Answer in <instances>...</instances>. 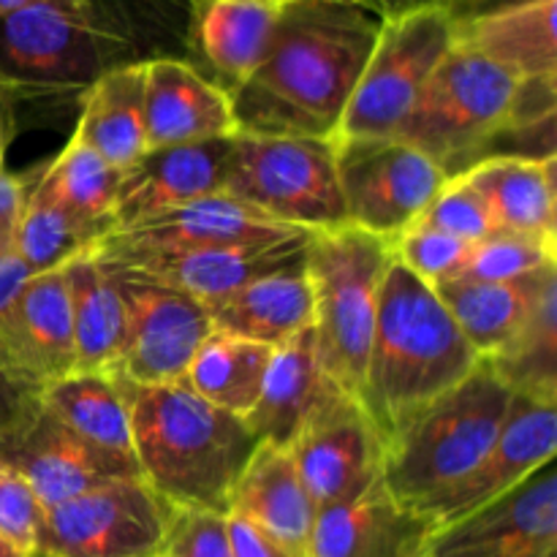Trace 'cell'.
Masks as SVG:
<instances>
[{
  "label": "cell",
  "instance_id": "obj_1",
  "mask_svg": "<svg viewBox=\"0 0 557 557\" xmlns=\"http://www.w3.org/2000/svg\"><path fill=\"white\" fill-rule=\"evenodd\" d=\"M381 22L357 0L283 5L267 58L228 90L237 134L335 139Z\"/></svg>",
  "mask_w": 557,
  "mask_h": 557
},
{
  "label": "cell",
  "instance_id": "obj_2",
  "mask_svg": "<svg viewBox=\"0 0 557 557\" xmlns=\"http://www.w3.org/2000/svg\"><path fill=\"white\" fill-rule=\"evenodd\" d=\"M482 362L435 288L392 256L381 281L359 406L389 441Z\"/></svg>",
  "mask_w": 557,
  "mask_h": 557
},
{
  "label": "cell",
  "instance_id": "obj_3",
  "mask_svg": "<svg viewBox=\"0 0 557 557\" xmlns=\"http://www.w3.org/2000/svg\"><path fill=\"white\" fill-rule=\"evenodd\" d=\"M120 386L128 397L141 482L172 506L228 515L234 487L259 446L245 419L207 403L185 381Z\"/></svg>",
  "mask_w": 557,
  "mask_h": 557
},
{
  "label": "cell",
  "instance_id": "obj_4",
  "mask_svg": "<svg viewBox=\"0 0 557 557\" xmlns=\"http://www.w3.org/2000/svg\"><path fill=\"white\" fill-rule=\"evenodd\" d=\"M511 397L482 359L462 384L408 419L384 444L381 482L392 498L428 520L433 506L493 449Z\"/></svg>",
  "mask_w": 557,
  "mask_h": 557
},
{
  "label": "cell",
  "instance_id": "obj_5",
  "mask_svg": "<svg viewBox=\"0 0 557 557\" xmlns=\"http://www.w3.org/2000/svg\"><path fill=\"white\" fill-rule=\"evenodd\" d=\"M392 243L354 226L315 232L305 250L313 297V351L343 395L359 403Z\"/></svg>",
  "mask_w": 557,
  "mask_h": 557
},
{
  "label": "cell",
  "instance_id": "obj_6",
  "mask_svg": "<svg viewBox=\"0 0 557 557\" xmlns=\"http://www.w3.org/2000/svg\"><path fill=\"white\" fill-rule=\"evenodd\" d=\"M517 87L520 79L509 71L451 44L395 136L455 177L509 134Z\"/></svg>",
  "mask_w": 557,
  "mask_h": 557
},
{
  "label": "cell",
  "instance_id": "obj_7",
  "mask_svg": "<svg viewBox=\"0 0 557 557\" xmlns=\"http://www.w3.org/2000/svg\"><path fill=\"white\" fill-rule=\"evenodd\" d=\"M120 27L87 0H47L0 16V85L16 90H79L128 60Z\"/></svg>",
  "mask_w": 557,
  "mask_h": 557
},
{
  "label": "cell",
  "instance_id": "obj_8",
  "mask_svg": "<svg viewBox=\"0 0 557 557\" xmlns=\"http://www.w3.org/2000/svg\"><path fill=\"white\" fill-rule=\"evenodd\" d=\"M223 194L299 232L346 226L335 139L234 134Z\"/></svg>",
  "mask_w": 557,
  "mask_h": 557
},
{
  "label": "cell",
  "instance_id": "obj_9",
  "mask_svg": "<svg viewBox=\"0 0 557 557\" xmlns=\"http://www.w3.org/2000/svg\"><path fill=\"white\" fill-rule=\"evenodd\" d=\"M455 44L446 9L381 22L379 38L351 92L335 139H386L411 112L419 90Z\"/></svg>",
  "mask_w": 557,
  "mask_h": 557
},
{
  "label": "cell",
  "instance_id": "obj_10",
  "mask_svg": "<svg viewBox=\"0 0 557 557\" xmlns=\"http://www.w3.org/2000/svg\"><path fill=\"white\" fill-rule=\"evenodd\" d=\"M346 226L395 243L419 223L449 174L397 136L335 139Z\"/></svg>",
  "mask_w": 557,
  "mask_h": 557
},
{
  "label": "cell",
  "instance_id": "obj_11",
  "mask_svg": "<svg viewBox=\"0 0 557 557\" xmlns=\"http://www.w3.org/2000/svg\"><path fill=\"white\" fill-rule=\"evenodd\" d=\"M166 525V500L141 479H125L44 511L36 557H156Z\"/></svg>",
  "mask_w": 557,
  "mask_h": 557
},
{
  "label": "cell",
  "instance_id": "obj_12",
  "mask_svg": "<svg viewBox=\"0 0 557 557\" xmlns=\"http://www.w3.org/2000/svg\"><path fill=\"white\" fill-rule=\"evenodd\" d=\"M114 281L123 294L128 319L114 379L136 386L185 381L196 351L215 332L205 305L158 283L123 275H114Z\"/></svg>",
  "mask_w": 557,
  "mask_h": 557
},
{
  "label": "cell",
  "instance_id": "obj_13",
  "mask_svg": "<svg viewBox=\"0 0 557 557\" xmlns=\"http://www.w3.org/2000/svg\"><path fill=\"white\" fill-rule=\"evenodd\" d=\"M310 237L313 234L302 232L283 239H270V243L218 245V248L174 250V253L92 256L114 275L174 288L207 308L270 272L302 264Z\"/></svg>",
  "mask_w": 557,
  "mask_h": 557
},
{
  "label": "cell",
  "instance_id": "obj_14",
  "mask_svg": "<svg viewBox=\"0 0 557 557\" xmlns=\"http://www.w3.org/2000/svg\"><path fill=\"white\" fill-rule=\"evenodd\" d=\"M428 557H557L555 462L493 504L435 531Z\"/></svg>",
  "mask_w": 557,
  "mask_h": 557
},
{
  "label": "cell",
  "instance_id": "obj_15",
  "mask_svg": "<svg viewBox=\"0 0 557 557\" xmlns=\"http://www.w3.org/2000/svg\"><path fill=\"white\" fill-rule=\"evenodd\" d=\"M294 466L315 509L346 504L381 479L384 441L354 397L315 413L292 444Z\"/></svg>",
  "mask_w": 557,
  "mask_h": 557
},
{
  "label": "cell",
  "instance_id": "obj_16",
  "mask_svg": "<svg viewBox=\"0 0 557 557\" xmlns=\"http://www.w3.org/2000/svg\"><path fill=\"white\" fill-rule=\"evenodd\" d=\"M555 451L557 406L515 395L493 449L428 515L433 531H441L520 487L525 479L555 462Z\"/></svg>",
  "mask_w": 557,
  "mask_h": 557
},
{
  "label": "cell",
  "instance_id": "obj_17",
  "mask_svg": "<svg viewBox=\"0 0 557 557\" xmlns=\"http://www.w3.org/2000/svg\"><path fill=\"white\" fill-rule=\"evenodd\" d=\"M292 234L302 232L270 221L234 196L212 194L177 210L147 218L136 226L114 228L103 234L90 250L98 256L174 253V250L218 248V245L270 243Z\"/></svg>",
  "mask_w": 557,
  "mask_h": 557
},
{
  "label": "cell",
  "instance_id": "obj_18",
  "mask_svg": "<svg viewBox=\"0 0 557 557\" xmlns=\"http://www.w3.org/2000/svg\"><path fill=\"white\" fill-rule=\"evenodd\" d=\"M0 457L22 473L44 511L103 484L141 479L134 460L87 444L44 408L30 430Z\"/></svg>",
  "mask_w": 557,
  "mask_h": 557
},
{
  "label": "cell",
  "instance_id": "obj_19",
  "mask_svg": "<svg viewBox=\"0 0 557 557\" xmlns=\"http://www.w3.org/2000/svg\"><path fill=\"white\" fill-rule=\"evenodd\" d=\"M232 139L147 150L120 174L112 232L177 210L205 196L223 194Z\"/></svg>",
  "mask_w": 557,
  "mask_h": 557
},
{
  "label": "cell",
  "instance_id": "obj_20",
  "mask_svg": "<svg viewBox=\"0 0 557 557\" xmlns=\"http://www.w3.org/2000/svg\"><path fill=\"white\" fill-rule=\"evenodd\" d=\"M145 134L147 150L232 139L228 92L185 60H145Z\"/></svg>",
  "mask_w": 557,
  "mask_h": 557
},
{
  "label": "cell",
  "instance_id": "obj_21",
  "mask_svg": "<svg viewBox=\"0 0 557 557\" xmlns=\"http://www.w3.org/2000/svg\"><path fill=\"white\" fill-rule=\"evenodd\" d=\"M433 525L375 482L346 504L319 509L308 557H428Z\"/></svg>",
  "mask_w": 557,
  "mask_h": 557
},
{
  "label": "cell",
  "instance_id": "obj_22",
  "mask_svg": "<svg viewBox=\"0 0 557 557\" xmlns=\"http://www.w3.org/2000/svg\"><path fill=\"white\" fill-rule=\"evenodd\" d=\"M337 397H343V392L321 370L313 351V332L305 330L272 351L261 395L245 424L259 444L292 449L310 419Z\"/></svg>",
  "mask_w": 557,
  "mask_h": 557
},
{
  "label": "cell",
  "instance_id": "obj_23",
  "mask_svg": "<svg viewBox=\"0 0 557 557\" xmlns=\"http://www.w3.org/2000/svg\"><path fill=\"white\" fill-rule=\"evenodd\" d=\"M315 515L319 509L305 490L292 451L256 446L232 493L228 517H239L288 553L308 557Z\"/></svg>",
  "mask_w": 557,
  "mask_h": 557
},
{
  "label": "cell",
  "instance_id": "obj_24",
  "mask_svg": "<svg viewBox=\"0 0 557 557\" xmlns=\"http://www.w3.org/2000/svg\"><path fill=\"white\" fill-rule=\"evenodd\" d=\"M557 0H522L451 20L455 44L517 79L557 76Z\"/></svg>",
  "mask_w": 557,
  "mask_h": 557
},
{
  "label": "cell",
  "instance_id": "obj_25",
  "mask_svg": "<svg viewBox=\"0 0 557 557\" xmlns=\"http://www.w3.org/2000/svg\"><path fill=\"white\" fill-rule=\"evenodd\" d=\"M16 375L33 392L76 370L74 326L63 267L33 275L16 299Z\"/></svg>",
  "mask_w": 557,
  "mask_h": 557
},
{
  "label": "cell",
  "instance_id": "obj_26",
  "mask_svg": "<svg viewBox=\"0 0 557 557\" xmlns=\"http://www.w3.org/2000/svg\"><path fill=\"white\" fill-rule=\"evenodd\" d=\"M212 330L277 348L313 324V297L302 264L270 272L207 305Z\"/></svg>",
  "mask_w": 557,
  "mask_h": 557
},
{
  "label": "cell",
  "instance_id": "obj_27",
  "mask_svg": "<svg viewBox=\"0 0 557 557\" xmlns=\"http://www.w3.org/2000/svg\"><path fill=\"white\" fill-rule=\"evenodd\" d=\"M555 156H487L460 174L476 188L498 232L557 239Z\"/></svg>",
  "mask_w": 557,
  "mask_h": 557
},
{
  "label": "cell",
  "instance_id": "obj_28",
  "mask_svg": "<svg viewBox=\"0 0 557 557\" xmlns=\"http://www.w3.org/2000/svg\"><path fill=\"white\" fill-rule=\"evenodd\" d=\"M74 326V373L114 375L125 343V302L112 272L85 250L63 264Z\"/></svg>",
  "mask_w": 557,
  "mask_h": 557
},
{
  "label": "cell",
  "instance_id": "obj_29",
  "mask_svg": "<svg viewBox=\"0 0 557 557\" xmlns=\"http://www.w3.org/2000/svg\"><path fill=\"white\" fill-rule=\"evenodd\" d=\"M553 275H557V264L517 281L493 283L449 277L435 283L433 288L460 326L468 346L482 359H490L515 337L536 305L544 283Z\"/></svg>",
  "mask_w": 557,
  "mask_h": 557
},
{
  "label": "cell",
  "instance_id": "obj_30",
  "mask_svg": "<svg viewBox=\"0 0 557 557\" xmlns=\"http://www.w3.org/2000/svg\"><path fill=\"white\" fill-rule=\"evenodd\" d=\"M74 136L117 172L145 156V60L112 69L87 87Z\"/></svg>",
  "mask_w": 557,
  "mask_h": 557
},
{
  "label": "cell",
  "instance_id": "obj_31",
  "mask_svg": "<svg viewBox=\"0 0 557 557\" xmlns=\"http://www.w3.org/2000/svg\"><path fill=\"white\" fill-rule=\"evenodd\" d=\"M38 403L87 444L136 462L128 397L114 375L71 373L44 386Z\"/></svg>",
  "mask_w": 557,
  "mask_h": 557
},
{
  "label": "cell",
  "instance_id": "obj_32",
  "mask_svg": "<svg viewBox=\"0 0 557 557\" xmlns=\"http://www.w3.org/2000/svg\"><path fill=\"white\" fill-rule=\"evenodd\" d=\"M281 11L283 5L261 0H207L196 36L207 63L226 82L223 90H234L259 69Z\"/></svg>",
  "mask_w": 557,
  "mask_h": 557
},
{
  "label": "cell",
  "instance_id": "obj_33",
  "mask_svg": "<svg viewBox=\"0 0 557 557\" xmlns=\"http://www.w3.org/2000/svg\"><path fill=\"white\" fill-rule=\"evenodd\" d=\"M96 243V228L79 221L74 210L60 199L47 163L41 174L27 185L25 207H22L14 245H11L14 253L30 270V275H41V272L60 270Z\"/></svg>",
  "mask_w": 557,
  "mask_h": 557
},
{
  "label": "cell",
  "instance_id": "obj_34",
  "mask_svg": "<svg viewBox=\"0 0 557 557\" xmlns=\"http://www.w3.org/2000/svg\"><path fill=\"white\" fill-rule=\"evenodd\" d=\"M275 348L212 332L196 351L185 384L212 406L245 419L261 395Z\"/></svg>",
  "mask_w": 557,
  "mask_h": 557
},
{
  "label": "cell",
  "instance_id": "obj_35",
  "mask_svg": "<svg viewBox=\"0 0 557 557\" xmlns=\"http://www.w3.org/2000/svg\"><path fill=\"white\" fill-rule=\"evenodd\" d=\"M487 362L511 395L557 406V275L544 283L515 337Z\"/></svg>",
  "mask_w": 557,
  "mask_h": 557
},
{
  "label": "cell",
  "instance_id": "obj_36",
  "mask_svg": "<svg viewBox=\"0 0 557 557\" xmlns=\"http://www.w3.org/2000/svg\"><path fill=\"white\" fill-rule=\"evenodd\" d=\"M49 172H52L60 199L74 210L79 221L96 228L98 239L112 232L114 196H117L123 172H117L98 152L82 145L74 134H71L69 145L60 150V156L49 163Z\"/></svg>",
  "mask_w": 557,
  "mask_h": 557
},
{
  "label": "cell",
  "instance_id": "obj_37",
  "mask_svg": "<svg viewBox=\"0 0 557 557\" xmlns=\"http://www.w3.org/2000/svg\"><path fill=\"white\" fill-rule=\"evenodd\" d=\"M557 264V239L533 234L495 232L471 245L466 264L455 277L460 281H517Z\"/></svg>",
  "mask_w": 557,
  "mask_h": 557
},
{
  "label": "cell",
  "instance_id": "obj_38",
  "mask_svg": "<svg viewBox=\"0 0 557 557\" xmlns=\"http://www.w3.org/2000/svg\"><path fill=\"white\" fill-rule=\"evenodd\" d=\"M471 245L473 243L451 237V234L441 232V228L413 223L408 232H403L392 243V250H395V259L403 267H408L413 275L435 286V283L449 281V277L460 272L468 253H471Z\"/></svg>",
  "mask_w": 557,
  "mask_h": 557
},
{
  "label": "cell",
  "instance_id": "obj_39",
  "mask_svg": "<svg viewBox=\"0 0 557 557\" xmlns=\"http://www.w3.org/2000/svg\"><path fill=\"white\" fill-rule=\"evenodd\" d=\"M419 223H422V226L441 228V232L466 239V243H479V239L498 232L484 199L476 194V188H473L466 177H460V174L446 180V185L438 190V196L430 201V207L424 210V215L419 218Z\"/></svg>",
  "mask_w": 557,
  "mask_h": 557
},
{
  "label": "cell",
  "instance_id": "obj_40",
  "mask_svg": "<svg viewBox=\"0 0 557 557\" xmlns=\"http://www.w3.org/2000/svg\"><path fill=\"white\" fill-rule=\"evenodd\" d=\"M163 553L174 557H234L228 515L169 504Z\"/></svg>",
  "mask_w": 557,
  "mask_h": 557
},
{
  "label": "cell",
  "instance_id": "obj_41",
  "mask_svg": "<svg viewBox=\"0 0 557 557\" xmlns=\"http://www.w3.org/2000/svg\"><path fill=\"white\" fill-rule=\"evenodd\" d=\"M41 517L44 509L33 495L30 484L11 462L0 457V536L14 544L20 553L36 557Z\"/></svg>",
  "mask_w": 557,
  "mask_h": 557
},
{
  "label": "cell",
  "instance_id": "obj_42",
  "mask_svg": "<svg viewBox=\"0 0 557 557\" xmlns=\"http://www.w3.org/2000/svg\"><path fill=\"white\" fill-rule=\"evenodd\" d=\"M30 270L22 264L20 256L14 253V248L0 253V368H3L14 381H20V375H16L14 346L16 299H20V292L25 288V283L30 281ZM27 389H30V386H27Z\"/></svg>",
  "mask_w": 557,
  "mask_h": 557
},
{
  "label": "cell",
  "instance_id": "obj_43",
  "mask_svg": "<svg viewBox=\"0 0 557 557\" xmlns=\"http://www.w3.org/2000/svg\"><path fill=\"white\" fill-rule=\"evenodd\" d=\"M41 413L38 392L27 389L0 368V451L11 449Z\"/></svg>",
  "mask_w": 557,
  "mask_h": 557
},
{
  "label": "cell",
  "instance_id": "obj_44",
  "mask_svg": "<svg viewBox=\"0 0 557 557\" xmlns=\"http://www.w3.org/2000/svg\"><path fill=\"white\" fill-rule=\"evenodd\" d=\"M27 180L0 172V253L11 250L27 196Z\"/></svg>",
  "mask_w": 557,
  "mask_h": 557
},
{
  "label": "cell",
  "instance_id": "obj_45",
  "mask_svg": "<svg viewBox=\"0 0 557 557\" xmlns=\"http://www.w3.org/2000/svg\"><path fill=\"white\" fill-rule=\"evenodd\" d=\"M228 533H232L234 557H297L239 517H228Z\"/></svg>",
  "mask_w": 557,
  "mask_h": 557
},
{
  "label": "cell",
  "instance_id": "obj_46",
  "mask_svg": "<svg viewBox=\"0 0 557 557\" xmlns=\"http://www.w3.org/2000/svg\"><path fill=\"white\" fill-rule=\"evenodd\" d=\"M368 5L370 11L381 16V20H395V16L413 14V11H428V9H449L455 0H359Z\"/></svg>",
  "mask_w": 557,
  "mask_h": 557
},
{
  "label": "cell",
  "instance_id": "obj_47",
  "mask_svg": "<svg viewBox=\"0 0 557 557\" xmlns=\"http://www.w3.org/2000/svg\"><path fill=\"white\" fill-rule=\"evenodd\" d=\"M509 3H522V0H455L446 11H449L451 20H462V16H471V14H479V11H490Z\"/></svg>",
  "mask_w": 557,
  "mask_h": 557
},
{
  "label": "cell",
  "instance_id": "obj_48",
  "mask_svg": "<svg viewBox=\"0 0 557 557\" xmlns=\"http://www.w3.org/2000/svg\"><path fill=\"white\" fill-rule=\"evenodd\" d=\"M33 3H47V0H0V16L11 14V11L27 9V5Z\"/></svg>",
  "mask_w": 557,
  "mask_h": 557
},
{
  "label": "cell",
  "instance_id": "obj_49",
  "mask_svg": "<svg viewBox=\"0 0 557 557\" xmlns=\"http://www.w3.org/2000/svg\"><path fill=\"white\" fill-rule=\"evenodd\" d=\"M0 557H30V555L20 553V549H16L14 544H9L3 536H0Z\"/></svg>",
  "mask_w": 557,
  "mask_h": 557
},
{
  "label": "cell",
  "instance_id": "obj_50",
  "mask_svg": "<svg viewBox=\"0 0 557 557\" xmlns=\"http://www.w3.org/2000/svg\"><path fill=\"white\" fill-rule=\"evenodd\" d=\"M261 3H277V5H288V3H302V0H261ZM359 3V0H357Z\"/></svg>",
  "mask_w": 557,
  "mask_h": 557
},
{
  "label": "cell",
  "instance_id": "obj_51",
  "mask_svg": "<svg viewBox=\"0 0 557 557\" xmlns=\"http://www.w3.org/2000/svg\"><path fill=\"white\" fill-rule=\"evenodd\" d=\"M0 172H3V141H0Z\"/></svg>",
  "mask_w": 557,
  "mask_h": 557
},
{
  "label": "cell",
  "instance_id": "obj_52",
  "mask_svg": "<svg viewBox=\"0 0 557 557\" xmlns=\"http://www.w3.org/2000/svg\"><path fill=\"white\" fill-rule=\"evenodd\" d=\"M156 557H174V555H169V553H158Z\"/></svg>",
  "mask_w": 557,
  "mask_h": 557
}]
</instances>
